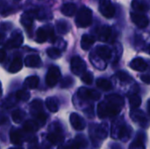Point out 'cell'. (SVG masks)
Wrapping results in <instances>:
<instances>
[{
  "instance_id": "18",
  "label": "cell",
  "mask_w": 150,
  "mask_h": 149,
  "mask_svg": "<svg viewBox=\"0 0 150 149\" xmlns=\"http://www.w3.org/2000/svg\"><path fill=\"white\" fill-rule=\"evenodd\" d=\"M95 52L96 54L104 61L109 60L112 56V50L107 46H98Z\"/></svg>"
},
{
  "instance_id": "5",
  "label": "cell",
  "mask_w": 150,
  "mask_h": 149,
  "mask_svg": "<svg viewBox=\"0 0 150 149\" xmlns=\"http://www.w3.org/2000/svg\"><path fill=\"white\" fill-rule=\"evenodd\" d=\"M91 137L92 141L98 140L104 141L108 136V126L105 123H103L99 126H92L90 130Z\"/></svg>"
},
{
  "instance_id": "2",
  "label": "cell",
  "mask_w": 150,
  "mask_h": 149,
  "mask_svg": "<svg viewBox=\"0 0 150 149\" xmlns=\"http://www.w3.org/2000/svg\"><path fill=\"white\" fill-rule=\"evenodd\" d=\"M131 135V128L121 120L114 121L112 126L111 136L112 139H120L123 141H127Z\"/></svg>"
},
{
  "instance_id": "4",
  "label": "cell",
  "mask_w": 150,
  "mask_h": 149,
  "mask_svg": "<svg viewBox=\"0 0 150 149\" xmlns=\"http://www.w3.org/2000/svg\"><path fill=\"white\" fill-rule=\"evenodd\" d=\"M48 134L47 136V140L52 144H60L63 141V135H62V129L60 124L54 122L50 125L48 128Z\"/></svg>"
},
{
  "instance_id": "46",
  "label": "cell",
  "mask_w": 150,
  "mask_h": 149,
  "mask_svg": "<svg viewBox=\"0 0 150 149\" xmlns=\"http://www.w3.org/2000/svg\"><path fill=\"white\" fill-rule=\"evenodd\" d=\"M4 39H5V35H4V33L0 32V45H2V44L4 43Z\"/></svg>"
},
{
  "instance_id": "19",
  "label": "cell",
  "mask_w": 150,
  "mask_h": 149,
  "mask_svg": "<svg viewBox=\"0 0 150 149\" xmlns=\"http://www.w3.org/2000/svg\"><path fill=\"white\" fill-rule=\"evenodd\" d=\"M132 7L134 10L141 12H146L149 11V5L147 0H133Z\"/></svg>"
},
{
  "instance_id": "9",
  "label": "cell",
  "mask_w": 150,
  "mask_h": 149,
  "mask_svg": "<svg viewBox=\"0 0 150 149\" xmlns=\"http://www.w3.org/2000/svg\"><path fill=\"white\" fill-rule=\"evenodd\" d=\"M23 40H24V38H23L22 32L19 30H15L11 33L10 40H7V42L5 43L4 47H5V48H8V49L17 48L22 45Z\"/></svg>"
},
{
  "instance_id": "35",
  "label": "cell",
  "mask_w": 150,
  "mask_h": 149,
  "mask_svg": "<svg viewBox=\"0 0 150 149\" xmlns=\"http://www.w3.org/2000/svg\"><path fill=\"white\" fill-rule=\"evenodd\" d=\"M129 103H130V106H131L132 110L137 109L142 105V98L138 95L133 94L129 97Z\"/></svg>"
},
{
  "instance_id": "27",
  "label": "cell",
  "mask_w": 150,
  "mask_h": 149,
  "mask_svg": "<svg viewBox=\"0 0 150 149\" xmlns=\"http://www.w3.org/2000/svg\"><path fill=\"white\" fill-rule=\"evenodd\" d=\"M42 109H43V104H42V101L40 100V99H35L33 100L32 103H31V105H30V112L31 113L35 116L37 115L38 113L41 112H42Z\"/></svg>"
},
{
  "instance_id": "13",
  "label": "cell",
  "mask_w": 150,
  "mask_h": 149,
  "mask_svg": "<svg viewBox=\"0 0 150 149\" xmlns=\"http://www.w3.org/2000/svg\"><path fill=\"white\" fill-rule=\"evenodd\" d=\"M131 19L132 21L140 28H145L149 25V19L146 15L139 14L136 12H131Z\"/></svg>"
},
{
  "instance_id": "33",
  "label": "cell",
  "mask_w": 150,
  "mask_h": 149,
  "mask_svg": "<svg viewBox=\"0 0 150 149\" xmlns=\"http://www.w3.org/2000/svg\"><path fill=\"white\" fill-rule=\"evenodd\" d=\"M25 117V112L24 111H22V110H16L11 114L12 120L17 124L21 123L24 120Z\"/></svg>"
},
{
  "instance_id": "17",
  "label": "cell",
  "mask_w": 150,
  "mask_h": 149,
  "mask_svg": "<svg viewBox=\"0 0 150 149\" xmlns=\"http://www.w3.org/2000/svg\"><path fill=\"white\" fill-rule=\"evenodd\" d=\"M25 65L29 68H40L41 66V59L37 54L27 55L25 58Z\"/></svg>"
},
{
  "instance_id": "7",
  "label": "cell",
  "mask_w": 150,
  "mask_h": 149,
  "mask_svg": "<svg viewBox=\"0 0 150 149\" xmlns=\"http://www.w3.org/2000/svg\"><path fill=\"white\" fill-rule=\"evenodd\" d=\"M61 78V71L60 68L56 66H52L49 68L47 76H46V83L48 87H54L59 79Z\"/></svg>"
},
{
  "instance_id": "10",
  "label": "cell",
  "mask_w": 150,
  "mask_h": 149,
  "mask_svg": "<svg viewBox=\"0 0 150 149\" xmlns=\"http://www.w3.org/2000/svg\"><path fill=\"white\" fill-rule=\"evenodd\" d=\"M70 68H71V71L73 72V74H75L76 76H80L81 74H83L85 71L86 63L79 56H74L70 61Z\"/></svg>"
},
{
  "instance_id": "24",
  "label": "cell",
  "mask_w": 150,
  "mask_h": 149,
  "mask_svg": "<svg viewBox=\"0 0 150 149\" xmlns=\"http://www.w3.org/2000/svg\"><path fill=\"white\" fill-rule=\"evenodd\" d=\"M23 68V61L20 57H15L9 67V71L11 73H17L20 71Z\"/></svg>"
},
{
  "instance_id": "49",
  "label": "cell",
  "mask_w": 150,
  "mask_h": 149,
  "mask_svg": "<svg viewBox=\"0 0 150 149\" xmlns=\"http://www.w3.org/2000/svg\"><path fill=\"white\" fill-rule=\"evenodd\" d=\"M15 1H20V0H15Z\"/></svg>"
},
{
  "instance_id": "25",
  "label": "cell",
  "mask_w": 150,
  "mask_h": 149,
  "mask_svg": "<svg viewBox=\"0 0 150 149\" xmlns=\"http://www.w3.org/2000/svg\"><path fill=\"white\" fill-rule=\"evenodd\" d=\"M46 105L47 108L52 112H56L59 110V101L54 97H47L46 100Z\"/></svg>"
},
{
  "instance_id": "30",
  "label": "cell",
  "mask_w": 150,
  "mask_h": 149,
  "mask_svg": "<svg viewBox=\"0 0 150 149\" xmlns=\"http://www.w3.org/2000/svg\"><path fill=\"white\" fill-rule=\"evenodd\" d=\"M97 86L101 89L102 90H105V91H108V90H111L112 88V83L107 80V79H105V78H99L97 80Z\"/></svg>"
},
{
  "instance_id": "26",
  "label": "cell",
  "mask_w": 150,
  "mask_h": 149,
  "mask_svg": "<svg viewBox=\"0 0 150 149\" xmlns=\"http://www.w3.org/2000/svg\"><path fill=\"white\" fill-rule=\"evenodd\" d=\"M39 82H40V79L38 76H28L25 82H24V86L27 89H36L38 87V84H39Z\"/></svg>"
},
{
  "instance_id": "6",
  "label": "cell",
  "mask_w": 150,
  "mask_h": 149,
  "mask_svg": "<svg viewBox=\"0 0 150 149\" xmlns=\"http://www.w3.org/2000/svg\"><path fill=\"white\" fill-rule=\"evenodd\" d=\"M54 28L50 25L40 27L36 32V41L38 43H43L47 40H54Z\"/></svg>"
},
{
  "instance_id": "1",
  "label": "cell",
  "mask_w": 150,
  "mask_h": 149,
  "mask_svg": "<svg viewBox=\"0 0 150 149\" xmlns=\"http://www.w3.org/2000/svg\"><path fill=\"white\" fill-rule=\"evenodd\" d=\"M124 105V99L117 94H112L105 97V101L98 105V115L100 119L113 117L118 115Z\"/></svg>"
},
{
  "instance_id": "14",
  "label": "cell",
  "mask_w": 150,
  "mask_h": 149,
  "mask_svg": "<svg viewBox=\"0 0 150 149\" xmlns=\"http://www.w3.org/2000/svg\"><path fill=\"white\" fill-rule=\"evenodd\" d=\"M69 120H70V124L72 127L77 131L83 130L86 126L84 119L82 117H80L77 113H71Z\"/></svg>"
},
{
  "instance_id": "15",
  "label": "cell",
  "mask_w": 150,
  "mask_h": 149,
  "mask_svg": "<svg viewBox=\"0 0 150 149\" xmlns=\"http://www.w3.org/2000/svg\"><path fill=\"white\" fill-rule=\"evenodd\" d=\"M33 18H34V15H33V11H26V12H25V13H23L21 15L20 22H21L22 25L27 31H29V30L32 29L33 23Z\"/></svg>"
},
{
  "instance_id": "36",
  "label": "cell",
  "mask_w": 150,
  "mask_h": 149,
  "mask_svg": "<svg viewBox=\"0 0 150 149\" xmlns=\"http://www.w3.org/2000/svg\"><path fill=\"white\" fill-rule=\"evenodd\" d=\"M142 138L143 137L138 136L137 139L131 143L129 149H145V144Z\"/></svg>"
},
{
  "instance_id": "38",
  "label": "cell",
  "mask_w": 150,
  "mask_h": 149,
  "mask_svg": "<svg viewBox=\"0 0 150 149\" xmlns=\"http://www.w3.org/2000/svg\"><path fill=\"white\" fill-rule=\"evenodd\" d=\"M47 54L50 58L57 59L61 56V50L57 47H50L47 50Z\"/></svg>"
},
{
  "instance_id": "22",
  "label": "cell",
  "mask_w": 150,
  "mask_h": 149,
  "mask_svg": "<svg viewBox=\"0 0 150 149\" xmlns=\"http://www.w3.org/2000/svg\"><path fill=\"white\" fill-rule=\"evenodd\" d=\"M61 11L62 14H64L65 16L68 17H72L73 15H75L76 11V6L75 4L72 3H68L65 4L62 6L61 8Z\"/></svg>"
},
{
  "instance_id": "47",
  "label": "cell",
  "mask_w": 150,
  "mask_h": 149,
  "mask_svg": "<svg viewBox=\"0 0 150 149\" xmlns=\"http://www.w3.org/2000/svg\"><path fill=\"white\" fill-rule=\"evenodd\" d=\"M2 93H3V90H2V85H1V83H0V97H2Z\"/></svg>"
},
{
  "instance_id": "41",
  "label": "cell",
  "mask_w": 150,
  "mask_h": 149,
  "mask_svg": "<svg viewBox=\"0 0 150 149\" xmlns=\"http://www.w3.org/2000/svg\"><path fill=\"white\" fill-rule=\"evenodd\" d=\"M73 83H74L73 79L70 76H67V77H65V78H63L62 80V82H61V87L63 88V89L69 88V87H71V85L73 84Z\"/></svg>"
},
{
  "instance_id": "32",
  "label": "cell",
  "mask_w": 150,
  "mask_h": 149,
  "mask_svg": "<svg viewBox=\"0 0 150 149\" xmlns=\"http://www.w3.org/2000/svg\"><path fill=\"white\" fill-rule=\"evenodd\" d=\"M32 11L34 15V18H37L39 19H47L51 18V14L48 11H47L46 9H39Z\"/></svg>"
},
{
  "instance_id": "8",
  "label": "cell",
  "mask_w": 150,
  "mask_h": 149,
  "mask_svg": "<svg viewBox=\"0 0 150 149\" xmlns=\"http://www.w3.org/2000/svg\"><path fill=\"white\" fill-rule=\"evenodd\" d=\"M77 96L79 97V98L83 100H93V101H97L101 97V94L99 92L91 89H87L85 87H82L77 90Z\"/></svg>"
},
{
  "instance_id": "34",
  "label": "cell",
  "mask_w": 150,
  "mask_h": 149,
  "mask_svg": "<svg viewBox=\"0 0 150 149\" xmlns=\"http://www.w3.org/2000/svg\"><path fill=\"white\" fill-rule=\"evenodd\" d=\"M13 11L5 0H0V14L2 16H7Z\"/></svg>"
},
{
  "instance_id": "40",
  "label": "cell",
  "mask_w": 150,
  "mask_h": 149,
  "mask_svg": "<svg viewBox=\"0 0 150 149\" xmlns=\"http://www.w3.org/2000/svg\"><path fill=\"white\" fill-rule=\"evenodd\" d=\"M82 81L86 84H91L93 82V75L91 72H83L82 76Z\"/></svg>"
},
{
  "instance_id": "16",
  "label": "cell",
  "mask_w": 150,
  "mask_h": 149,
  "mask_svg": "<svg viewBox=\"0 0 150 149\" xmlns=\"http://www.w3.org/2000/svg\"><path fill=\"white\" fill-rule=\"evenodd\" d=\"M129 66L132 69L136 70V71H140V72L145 71L148 68V63L146 62V61L143 60L142 58H140V57L133 59L131 61Z\"/></svg>"
},
{
  "instance_id": "42",
  "label": "cell",
  "mask_w": 150,
  "mask_h": 149,
  "mask_svg": "<svg viewBox=\"0 0 150 149\" xmlns=\"http://www.w3.org/2000/svg\"><path fill=\"white\" fill-rule=\"evenodd\" d=\"M117 77H118V78L120 79V81H121V82H129V81L132 80L131 76H130L127 73H126L125 71H120V72L117 74Z\"/></svg>"
},
{
  "instance_id": "45",
  "label": "cell",
  "mask_w": 150,
  "mask_h": 149,
  "mask_svg": "<svg viewBox=\"0 0 150 149\" xmlns=\"http://www.w3.org/2000/svg\"><path fill=\"white\" fill-rule=\"evenodd\" d=\"M142 80L146 83L147 84H149V75H144L142 76Z\"/></svg>"
},
{
  "instance_id": "11",
  "label": "cell",
  "mask_w": 150,
  "mask_h": 149,
  "mask_svg": "<svg viewBox=\"0 0 150 149\" xmlns=\"http://www.w3.org/2000/svg\"><path fill=\"white\" fill-rule=\"evenodd\" d=\"M99 11L107 18H111L115 14V7L111 0H99Z\"/></svg>"
},
{
  "instance_id": "39",
  "label": "cell",
  "mask_w": 150,
  "mask_h": 149,
  "mask_svg": "<svg viewBox=\"0 0 150 149\" xmlns=\"http://www.w3.org/2000/svg\"><path fill=\"white\" fill-rule=\"evenodd\" d=\"M58 149H79V145L75 141H69L65 145L60 146Z\"/></svg>"
},
{
  "instance_id": "3",
  "label": "cell",
  "mask_w": 150,
  "mask_h": 149,
  "mask_svg": "<svg viewBox=\"0 0 150 149\" xmlns=\"http://www.w3.org/2000/svg\"><path fill=\"white\" fill-rule=\"evenodd\" d=\"M92 23V11L87 7H82L76 16V25L78 27L84 28Z\"/></svg>"
},
{
  "instance_id": "44",
  "label": "cell",
  "mask_w": 150,
  "mask_h": 149,
  "mask_svg": "<svg viewBox=\"0 0 150 149\" xmlns=\"http://www.w3.org/2000/svg\"><path fill=\"white\" fill-rule=\"evenodd\" d=\"M6 57V52L4 49H0V62H3Z\"/></svg>"
},
{
  "instance_id": "23",
  "label": "cell",
  "mask_w": 150,
  "mask_h": 149,
  "mask_svg": "<svg viewBox=\"0 0 150 149\" xmlns=\"http://www.w3.org/2000/svg\"><path fill=\"white\" fill-rule=\"evenodd\" d=\"M94 42H95L94 37H92L89 34H83L82 37V40H81V47L83 50H89Z\"/></svg>"
},
{
  "instance_id": "31",
  "label": "cell",
  "mask_w": 150,
  "mask_h": 149,
  "mask_svg": "<svg viewBox=\"0 0 150 149\" xmlns=\"http://www.w3.org/2000/svg\"><path fill=\"white\" fill-rule=\"evenodd\" d=\"M16 101H17L16 97L11 95L10 97H6L5 99L2 100L0 102V106L1 107H4V108H11V107H12V106L15 105Z\"/></svg>"
},
{
  "instance_id": "48",
  "label": "cell",
  "mask_w": 150,
  "mask_h": 149,
  "mask_svg": "<svg viewBox=\"0 0 150 149\" xmlns=\"http://www.w3.org/2000/svg\"><path fill=\"white\" fill-rule=\"evenodd\" d=\"M9 149H22V148H9Z\"/></svg>"
},
{
  "instance_id": "21",
  "label": "cell",
  "mask_w": 150,
  "mask_h": 149,
  "mask_svg": "<svg viewBox=\"0 0 150 149\" xmlns=\"http://www.w3.org/2000/svg\"><path fill=\"white\" fill-rule=\"evenodd\" d=\"M24 133L20 131V130H15L13 129L11 133H10V138H11V141L15 144V145H20L23 143V141H25L24 139Z\"/></svg>"
},
{
  "instance_id": "12",
  "label": "cell",
  "mask_w": 150,
  "mask_h": 149,
  "mask_svg": "<svg viewBox=\"0 0 150 149\" xmlns=\"http://www.w3.org/2000/svg\"><path fill=\"white\" fill-rule=\"evenodd\" d=\"M130 117H131L133 121L138 123L141 126H142L144 128L148 127L149 120H148V118L146 117V115L144 114V112L142 111L133 109L130 112Z\"/></svg>"
},
{
  "instance_id": "28",
  "label": "cell",
  "mask_w": 150,
  "mask_h": 149,
  "mask_svg": "<svg viewBox=\"0 0 150 149\" xmlns=\"http://www.w3.org/2000/svg\"><path fill=\"white\" fill-rule=\"evenodd\" d=\"M56 29H57L59 33L66 34V33H68L69 32L70 25L67 21H65L63 19H61V20H58L56 22Z\"/></svg>"
},
{
  "instance_id": "37",
  "label": "cell",
  "mask_w": 150,
  "mask_h": 149,
  "mask_svg": "<svg viewBox=\"0 0 150 149\" xmlns=\"http://www.w3.org/2000/svg\"><path fill=\"white\" fill-rule=\"evenodd\" d=\"M15 97L17 98V100H20V101H27L30 98V93L25 90H19L16 92Z\"/></svg>"
},
{
  "instance_id": "29",
  "label": "cell",
  "mask_w": 150,
  "mask_h": 149,
  "mask_svg": "<svg viewBox=\"0 0 150 149\" xmlns=\"http://www.w3.org/2000/svg\"><path fill=\"white\" fill-rule=\"evenodd\" d=\"M39 128H40V126L35 119L27 120L24 123V131L27 133H34L38 131Z\"/></svg>"
},
{
  "instance_id": "20",
  "label": "cell",
  "mask_w": 150,
  "mask_h": 149,
  "mask_svg": "<svg viewBox=\"0 0 150 149\" xmlns=\"http://www.w3.org/2000/svg\"><path fill=\"white\" fill-rule=\"evenodd\" d=\"M112 33V29L109 25H103L98 31V39L100 41H107Z\"/></svg>"
},
{
  "instance_id": "43",
  "label": "cell",
  "mask_w": 150,
  "mask_h": 149,
  "mask_svg": "<svg viewBox=\"0 0 150 149\" xmlns=\"http://www.w3.org/2000/svg\"><path fill=\"white\" fill-rule=\"evenodd\" d=\"M28 149H38V142L36 139L30 141L29 145H28Z\"/></svg>"
}]
</instances>
